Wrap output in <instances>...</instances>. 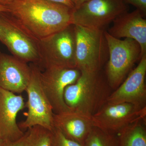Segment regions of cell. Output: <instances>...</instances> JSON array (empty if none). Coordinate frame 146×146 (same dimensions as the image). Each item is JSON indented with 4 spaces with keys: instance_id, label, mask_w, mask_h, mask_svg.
I'll return each mask as SVG.
<instances>
[{
    "instance_id": "cell-1",
    "label": "cell",
    "mask_w": 146,
    "mask_h": 146,
    "mask_svg": "<svg viewBox=\"0 0 146 146\" xmlns=\"http://www.w3.org/2000/svg\"><path fill=\"white\" fill-rule=\"evenodd\" d=\"M6 7L37 42L72 24L74 9L48 0H15Z\"/></svg>"
},
{
    "instance_id": "cell-2",
    "label": "cell",
    "mask_w": 146,
    "mask_h": 146,
    "mask_svg": "<svg viewBox=\"0 0 146 146\" xmlns=\"http://www.w3.org/2000/svg\"><path fill=\"white\" fill-rule=\"evenodd\" d=\"M80 72L77 81L65 88L64 101L72 111L92 117L107 102L112 89L102 70Z\"/></svg>"
},
{
    "instance_id": "cell-3",
    "label": "cell",
    "mask_w": 146,
    "mask_h": 146,
    "mask_svg": "<svg viewBox=\"0 0 146 146\" xmlns=\"http://www.w3.org/2000/svg\"><path fill=\"white\" fill-rule=\"evenodd\" d=\"M109 57L105 75L112 89L115 90L124 80L134 64L141 59V48L134 39L115 38L104 31Z\"/></svg>"
},
{
    "instance_id": "cell-4",
    "label": "cell",
    "mask_w": 146,
    "mask_h": 146,
    "mask_svg": "<svg viewBox=\"0 0 146 146\" xmlns=\"http://www.w3.org/2000/svg\"><path fill=\"white\" fill-rule=\"evenodd\" d=\"M76 68L81 71L101 70L108 59L104 30L74 25Z\"/></svg>"
},
{
    "instance_id": "cell-5",
    "label": "cell",
    "mask_w": 146,
    "mask_h": 146,
    "mask_svg": "<svg viewBox=\"0 0 146 146\" xmlns=\"http://www.w3.org/2000/svg\"><path fill=\"white\" fill-rule=\"evenodd\" d=\"M41 63L45 69L52 67L77 69L76 38L74 25L37 42Z\"/></svg>"
},
{
    "instance_id": "cell-6",
    "label": "cell",
    "mask_w": 146,
    "mask_h": 146,
    "mask_svg": "<svg viewBox=\"0 0 146 146\" xmlns=\"http://www.w3.org/2000/svg\"><path fill=\"white\" fill-rule=\"evenodd\" d=\"M31 76L25 91L28 95L26 106L28 112L26 118L19 124L22 129H28L35 126H40L52 131L54 127L52 107L42 88L40 74L42 71L38 65H30Z\"/></svg>"
},
{
    "instance_id": "cell-7",
    "label": "cell",
    "mask_w": 146,
    "mask_h": 146,
    "mask_svg": "<svg viewBox=\"0 0 146 146\" xmlns=\"http://www.w3.org/2000/svg\"><path fill=\"white\" fill-rule=\"evenodd\" d=\"M0 42L13 56L27 63H39L37 42L8 12L0 11Z\"/></svg>"
},
{
    "instance_id": "cell-8",
    "label": "cell",
    "mask_w": 146,
    "mask_h": 146,
    "mask_svg": "<svg viewBox=\"0 0 146 146\" xmlns=\"http://www.w3.org/2000/svg\"><path fill=\"white\" fill-rule=\"evenodd\" d=\"M127 11L123 0H89L73 10L72 24L103 30Z\"/></svg>"
},
{
    "instance_id": "cell-9",
    "label": "cell",
    "mask_w": 146,
    "mask_h": 146,
    "mask_svg": "<svg viewBox=\"0 0 146 146\" xmlns=\"http://www.w3.org/2000/svg\"><path fill=\"white\" fill-rule=\"evenodd\" d=\"M146 108L139 109L127 103L106 102L92 116L93 125L109 133L118 134L127 125L138 120H146Z\"/></svg>"
},
{
    "instance_id": "cell-10",
    "label": "cell",
    "mask_w": 146,
    "mask_h": 146,
    "mask_svg": "<svg viewBox=\"0 0 146 146\" xmlns=\"http://www.w3.org/2000/svg\"><path fill=\"white\" fill-rule=\"evenodd\" d=\"M81 72L77 69L52 67L41 72L40 80L42 88L54 114L71 111L64 99V91L68 85L74 83Z\"/></svg>"
},
{
    "instance_id": "cell-11",
    "label": "cell",
    "mask_w": 146,
    "mask_h": 146,
    "mask_svg": "<svg viewBox=\"0 0 146 146\" xmlns=\"http://www.w3.org/2000/svg\"><path fill=\"white\" fill-rule=\"evenodd\" d=\"M146 54L140 59L138 66L132 70L122 83L110 94L107 102L127 103L138 109L146 108Z\"/></svg>"
},
{
    "instance_id": "cell-12",
    "label": "cell",
    "mask_w": 146,
    "mask_h": 146,
    "mask_svg": "<svg viewBox=\"0 0 146 146\" xmlns=\"http://www.w3.org/2000/svg\"><path fill=\"white\" fill-rule=\"evenodd\" d=\"M25 106L21 95L0 88V136L4 143L14 142L23 136L16 117Z\"/></svg>"
},
{
    "instance_id": "cell-13",
    "label": "cell",
    "mask_w": 146,
    "mask_h": 146,
    "mask_svg": "<svg viewBox=\"0 0 146 146\" xmlns=\"http://www.w3.org/2000/svg\"><path fill=\"white\" fill-rule=\"evenodd\" d=\"M31 72L26 62L0 52V88L21 94L27 89Z\"/></svg>"
},
{
    "instance_id": "cell-14",
    "label": "cell",
    "mask_w": 146,
    "mask_h": 146,
    "mask_svg": "<svg viewBox=\"0 0 146 146\" xmlns=\"http://www.w3.org/2000/svg\"><path fill=\"white\" fill-rule=\"evenodd\" d=\"M112 22L108 34L117 39H134L141 47V58L146 54V20L139 10L123 13Z\"/></svg>"
},
{
    "instance_id": "cell-15",
    "label": "cell",
    "mask_w": 146,
    "mask_h": 146,
    "mask_svg": "<svg viewBox=\"0 0 146 146\" xmlns=\"http://www.w3.org/2000/svg\"><path fill=\"white\" fill-rule=\"evenodd\" d=\"M54 123L66 137L83 146L94 126L92 117L72 110L54 114Z\"/></svg>"
},
{
    "instance_id": "cell-16",
    "label": "cell",
    "mask_w": 146,
    "mask_h": 146,
    "mask_svg": "<svg viewBox=\"0 0 146 146\" xmlns=\"http://www.w3.org/2000/svg\"><path fill=\"white\" fill-rule=\"evenodd\" d=\"M146 120L130 124L117 134L119 146H146Z\"/></svg>"
},
{
    "instance_id": "cell-17",
    "label": "cell",
    "mask_w": 146,
    "mask_h": 146,
    "mask_svg": "<svg viewBox=\"0 0 146 146\" xmlns=\"http://www.w3.org/2000/svg\"><path fill=\"white\" fill-rule=\"evenodd\" d=\"M84 146H119L117 134L109 133L94 126Z\"/></svg>"
},
{
    "instance_id": "cell-18",
    "label": "cell",
    "mask_w": 146,
    "mask_h": 146,
    "mask_svg": "<svg viewBox=\"0 0 146 146\" xmlns=\"http://www.w3.org/2000/svg\"><path fill=\"white\" fill-rule=\"evenodd\" d=\"M31 128L32 131L31 146H51V131L40 126H35Z\"/></svg>"
},
{
    "instance_id": "cell-19",
    "label": "cell",
    "mask_w": 146,
    "mask_h": 146,
    "mask_svg": "<svg viewBox=\"0 0 146 146\" xmlns=\"http://www.w3.org/2000/svg\"><path fill=\"white\" fill-rule=\"evenodd\" d=\"M51 146H83L66 137L57 127L51 131Z\"/></svg>"
},
{
    "instance_id": "cell-20",
    "label": "cell",
    "mask_w": 146,
    "mask_h": 146,
    "mask_svg": "<svg viewBox=\"0 0 146 146\" xmlns=\"http://www.w3.org/2000/svg\"><path fill=\"white\" fill-rule=\"evenodd\" d=\"M32 131L31 128L28 129L23 137L14 142L5 143L4 146H31Z\"/></svg>"
},
{
    "instance_id": "cell-21",
    "label": "cell",
    "mask_w": 146,
    "mask_h": 146,
    "mask_svg": "<svg viewBox=\"0 0 146 146\" xmlns=\"http://www.w3.org/2000/svg\"><path fill=\"white\" fill-rule=\"evenodd\" d=\"M125 4H129L135 7L144 17L146 16V0H123Z\"/></svg>"
},
{
    "instance_id": "cell-22",
    "label": "cell",
    "mask_w": 146,
    "mask_h": 146,
    "mask_svg": "<svg viewBox=\"0 0 146 146\" xmlns=\"http://www.w3.org/2000/svg\"><path fill=\"white\" fill-rule=\"evenodd\" d=\"M52 2L61 4L63 5L67 6L72 9H74V5L72 1V0H48Z\"/></svg>"
},
{
    "instance_id": "cell-23",
    "label": "cell",
    "mask_w": 146,
    "mask_h": 146,
    "mask_svg": "<svg viewBox=\"0 0 146 146\" xmlns=\"http://www.w3.org/2000/svg\"><path fill=\"white\" fill-rule=\"evenodd\" d=\"M88 1H89V0H72V1L74 5V9L78 8L83 3Z\"/></svg>"
},
{
    "instance_id": "cell-24",
    "label": "cell",
    "mask_w": 146,
    "mask_h": 146,
    "mask_svg": "<svg viewBox=\"0 0 146 146\" xmlns=\"http://www.w3.org/2000/svg\"><path fill=\"white\" fill-rule=\"evenodd\" d=\"M15 0H0L1 5L7 6L13 3Z\"/></svg>"
},
{
    "instance_id": "cell-25",
    "label": "cell",
    "mask_w": 146,
    "mask_h": 146,
    "mask_svg": "<svg viewBox=\"0 0 146 146\" xmlns=\"http://www.w3.org/2000/svg\"><path fill=\"white\" fill-rule=\"evenodd\" d=\"M0 11L8 12L9 10L7 7L0 5Z\"/></svg>"
},
{
    "instance_id": "cell-26",
    "label": "cell",
    "mask_w": 146,
    "mask_h": 146,
    "mask_svg": "<svg viewBox=\"0 0 146 146\" xmlns=\"http://www.w3.org/2000/svg\"><path fill=\"white\" fill-rule=\"evenodd\" d=\"M4 142L0 136V146H4Z\"/></svg>"
}]
</instances>
